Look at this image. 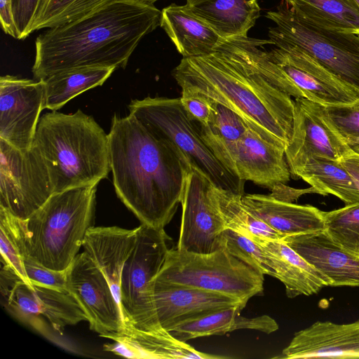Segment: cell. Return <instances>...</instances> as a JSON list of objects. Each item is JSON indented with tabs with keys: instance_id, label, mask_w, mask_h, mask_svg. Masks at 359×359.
Masks as SVG:
<instances>
[{
	"instance_id": "1",
	"label": "cell",
	"mask_w": 359,
	"mask_h": 359,
	"mask_svg": "<svg viewBox=\"0 0 359 359\" xmlns=\"http://www.w3.org/2000/svg\"><path fill=\"white\" fill-rule=\"evenodd\" d=\"M268 40L222 39L213 53L183 57L172 75L182 94H197L238 114L268 142L285 148L292 129L294 100L283 91L286 76L274 63Z\"/></svg>"
},
{
	"instance_id": "2",
	"label": "cell",
	"mask_w": 359,
	"mask_h": 359,
	"mask_svg": "<svg viewBox=\"0 0 359 359\" xmlns=\"http://www.w3.org/2000/svg\"><path fill=\"white\" fill-rule=\"evenodd\" d=\"M108 137L117 196L142 224L164 229L181 204L191 168L187 158L130 113L114 115Z\"/></svg>"
},
{
	"instance_id": "3",
	"label": "cell",
	"mask_w": 359,
	"mask_h": 359,
	"mask_svg": "<svg viewBox=\"0 0 359 359\" xmlns=\"http://www.w3.org/2000/svg\"><path fill=\"white\" fill-rule=\"evenodd\" d=\"M161 15L154 4L114 0L48 28L35 41L34 78L81 67L125 68L143 37L160 26Z\"/></svg>"
},
{
	"instance_id": "4",
	"label": "cell",
	"mask_w": 359,
	"mask_h": 359,
	"mask_svg": "<svg viewBox=\"0 0 359 359\" xmlns=\"http://www.w3.org/2000/svg\"><path fill=\"white\" fill-rule=\"evenodd\" d=\"M32 147L46 165L54 193L97 185L111 171L108 134L81 109L41 116Z\"/></svg>"
},
{
	"instance_id": "5",
	"label": "cell",
	"mask_w": 359,
	"mask_h": 359,
	"mask_svg": "<svg viewBox=\"0 0 359 359\" xmlns=\"http://www.w3.org/2000/svg\"><path fill=\"white\" fill-rule=\"evenodd\" d=\"M97 185L53 193L27 219L21 220L26 254L53 270H66L92 226Z\"/></svg>"
},
{
	"instance_id": "6",
	"label": "cell",
	"mask_w": 359,
	"mask_h": 359,
	"mask_svg": "<svg viewBox=\"0 0 359 359\" xmlns=\"http://www.w3.org/2000/svg\"><path fill=\"white\" fill-rule=\"evenodd\" d=\"M128 109L146 127L174 143L191 168L204 174L216 187L244 194L245 182L230 172L205 144L198 124L188 116L180 97L133 100Z\"/></svg>"
},
{
	"instance_id": "7",
	"label": "cell",
	"mask_w": 359,
	"mask_h": 359,
	"mask_svg": "<svg viewBox=\"0 0 359 359\" xmlns=\"http://www.w3.org/2000/svg\"><path fill=\"white\" fill-rule=\"evenodd\" d=\"M264 276L222 248L195 253L172 247L154 280L224 294L247 304L262 293Z\"/></svg>"
},
{
	"instance_id": "8",
	"label": "cell",
	"mask_w": 359,
	"mask_h": 359,
	"mask_svg": "<svg viewBox=\"0 0 359 359\" xmlns=\"http://www.w3.org/2000/svg\"><path fill=\"white\" fill-rule=\"evenodd\" d=\"M266 16L275 23L269 28L273 45L283 42L301 48L359 91V34L339 32L309 22L285 2Z\"/></svg>"
},
{
	"instance_id": "9",
	"label": "cell",
	"mask_w": 359,
	"mask_h": 359,
	"mask_svg": "<svg viewBox=\"0 0 359 359\" xmlns=\"http://www.w3.org/2000/svg\"><path fill=\"white\" fill-rule=\"evenodd\" d=\"M171 238L164 229L141 224L137 227L135 247L121 273L119 306L124 326L142 331L160 327L151 285L165 260Z\"/></svg>"
},
{
	"instance_id": "10",
	"label": "cell",
	"mask_w": 359,
	"mask_h": 359,
	"mask_svg": "<svg viewBox=\"0 0 359 359\" xmlns=\"http://www.w3.org/2000/svg\"><path fill=\"white\" fill-rule=\"evenodd\" d=\"M54 193L35 148L20 149L0 139V207L25 220Z\"/></svg>"
},
{
	"instance_id": "11",
	"label": "cell",
	"mask_w": 359,
	"mask_h": 359,
	"mask_svg": "<svg viewBox=\"0 0 359 359\" xmlns=\"http://www.w3.org/2000/svg\"><path fill=\"white\" fill-rule=\"evenodd\" d=\"M269 51L271 60L285 73L291 97L305 98L324 106L359 102V91L345 83L301 48L277 42Z\"/></svg>"
},
{
	"instance_id": "12",
	"label": "cell",
	"mask_w": 359,
	"mask_h": 359,
	"mask_svg": "<svg viewBox=\"0 0 359 359\" xmlns=\"http://www.w3.org/2000/svg\"><path fill=\"white\" fill-rule=\"evenodd\" d=\"M1 290L6 297L8 310L44 334L49 327L62 334L66 326L88 320L79 303L67 291L41 284L30 285L21 279L1 283Z\"/></svg>"
},
{
	"instance_id": "13",
	"label": "cell",
	"mask_w": 359,
	"mask_h": 359,
	"mask_svg": "<svg viewBox=\"0 0 359 359\" xmlns=\"http://www.w3.org/2000/svg\"><path fill=\"white\" fill-rule=\"evenodd\" d=\"M352 151L330 121L324 105L294 98L292 133L285 149L291 175L311 158L339 161Z\"/></svg>"
},
{
	"instance_id": "14",
	"label": "cell",
	"mask_w": 359,
	"mask_h": 359,
	"mask_svg": "<svg viewBox=\"0 0 359 359\" xmlns=\"http://www.w3.org/2000/svg\"><path fill=\"white\" fill-rule=\"evenodd\" d=\"M212 182L191 168L182 198V217L177 248L195 253L219 249V237L226 229L215 204Z\"/></svg>"
},
{
	"instance_id": "15",
	"label": "cell",
	"mask_w": 359,
	"mask_h": 359,
	"mask_svg": "<svg viewBox=\"0 0 359 359\" xmlns=\"http://www.w3.org/2000/svg\"><path fill=\"white\" fill-rule=\"evenodd\" d=\"M67 290L87 316L90 330L100 336L124 327L120 306L105 276L84 251L67 269Z\"/></svg>"
},
{
	"instance_id": "16",
	"label": "cell",
	"mask_w": 359,
	"mask_h": 359,
	"mask_svg": "<svg viewBox=\"0 0 359 359\" xmlns=\"http://www.w3.org/2000/svg\"><path fill=\"white\" fill-rule=\"evenodd\" d=\"M42 80L0 78V139L20 149L32 147L43 109Z\"/></svg>"
},
{
	"instance_id": "17",
	"label": "cell",
	"mask_w": 359,
	"mask_h": 359,
	"mask_svg": "<svg viewBox=\"0 0 359 359\" xmlns=\"http://www.w3.org/2000/svg\"><path fill=\"white\" fill-rule=\"evenodd\" d=\"M151 295L158 323L170 332L184 323L246 304L230 296L177 284L153 280Z\"/></svg>"
},
{
	"instance_id": "18",
	"label": "cell",
	"mask_w": 359,
	"mask_h": 359,
	"mask_svg": "<svg viewBox=\"0 0 359 359\" xmlns=\"http://www.w3.org/2000/svg\"><path fill=\"white\" fill-rule=\"evenodd\" d=\"M285 149L248 128L230 147L226 168L244 182L273 189L290 179Z\"/></svg>"
},
{
	"instance_id": "19",
	"label": "cell",
	"mask_w": 359,
	"mask_h": 359,
	"mask_svg": "<svg viewBox=\"0 0 359 359\" xmlns=\"http://www.w3.org/2000/svg\"><path fill=\"white\" fill-rule=\"evenodd\" d=\"M280 358H359V320L339 324L316 321L294 333Z\"/></svg>"
},
{
	"instance_id": "20",
	"label": "cell",
	"mask_w": 359,
	"mask_h": 359,
	"mask_svg": "<svg viewBox=\"0 0 359 359\" xmlns=\"http://www.w3.org/2000/svg\"><path fill=\"white\" fill-rule=\"evenodd\" d=\"M283 240L325 273L332 281L331 287H359V256L339 247L324 230Z\"/></svg>"
},
{
	"instance_id": "21",
	"label": "cell",
	"mask_w": 359,
	"mask_h": 359,
	"mask_svg": "<svg viewBox=\"0 0 359 359\" xmlns=\"http://www.w3.org/2000/svg\"><path fill=\"white\" fill-rule=\"evenodd\" d=\"M114 341L104 346V349L128 358L156 359H213L225 356L210 355L196 350L187 343L173 337L164 329L142 331L124 326L119 333L100 336Z\"/></svg>"
},
{
	"instance_id": "22",
	"label": "cell",
	"mask_w": 359,
	"mask_h": 359,
	"mask_svg": "<svg viewBox=\"0 0 359 359\" xmlns=\"http://www.w3.org/2000/svg\"><path fill=\"white\" fill-rule=\"evenodd\" d=\"M242 201L250 212L283 238L325 229L323 211L313 205L282 201L271 194H243Z\"/></svg>"
},
{
	"instance_id": "23",
	"label": "cell",
	"mask_w": 359,
	"mask_h": 359,
	"mask_svg": "<svg viewBox=\"0 0 359 359\" xmlns=\"http://www.w3.org/2000/svg\"><path fill=\"white\" fill-rule=\"evenodd\" d=\"M255 242L268 256L276 278L283 283L286 295L309 296L331 286V280L282 240L257 239Z\"/></svg>"
},
{
	"instance_id": "24",
	"label": "cell",
	"mask_w": 359,
	"mask_h": 359,
	"mask_svg": "<svg viewBox=\"0 0 359 359\" xmlns=\"http://www.w3.org/2000/svg\"><path fill=\"white\" fill-rule=\"evenodd\" d=\"M136 238L137 228L92 226L83 243L85 252L107 279L118 304L122 271L135 247Z\"/></svg>"
},
{
	"instance_id": "25",
	"label": "cell",
	"mask_w": 359,
	"mask_h": 359,
	"mask_svg": "<svg viewBox=\"0 0 359 359\" xmlns=\"http://www.w3.org/2000/svg\"><path fill=\"white\" fill-rule=\"evenodd\" d=\"M160 26L183 57L209 55L222 39L187 5L172 4L165 7L161 11Z\"/></svg>"
},
{
	"instance_id": "26",
	"label": "cell",
	"mask_w": 359,
	"mask_h": 359,
	"mask_svg": "<svg viewBox=\"0 0 359 359\" xmlns=\"http://www.w3.org/2000/svg\"><path fill=\"white\" fill-rule=\"evenodd\" d=\"M186 5L223 39L248 36L261 11L257 0H187Z\"/></svg>"
},
{
	"instance_id": "27",
	"label": "cell",
	"mask_w": 359,
	"mask_h": 359,
	"mask_svg": "<svg viewBox=\"0 0 359 359\" xmlns=\"http://www.w3.org/2000/svg\"><path fill=\"white\" fill-rule=\"evenodd\" d=\"M115 69L112 67H81L40 79L44 88L43 109H60L78 95L102 85Z\"/></svg>"
},
{
	"instance_id": "28",
	"label": "cell",
	"mask_w": 359,
	"mask_h": 359,
	"mask_svg": "<svg viewBox=\"0 0 359 359\" xmlns=\"http://www.w3.org/2000/svg\"><path fill=\"white\" fill-rule=\"evenodd\" d=\"M292 175L309 184L316 194L333 195L345 205L359 203V191L339 161L313 158Z\"/></svg>"
},
{
	"instance_id": "29",
	"label": "cell",
	"mask_w": 359,
	"mask_h": 359,
	"mask_svg": "<svg viewBox=\"0 0 359 359\" xmlns=\"http://www.w3.org/2000/svg\"><path fill=\"white\" fill-rule=\"evenodd\" d=\"M302 18L328 29L359 34V5L355 0H284Z\"/></svg>"
},
{
	"instance_id": "30",
	"label": "cell",
	"mask_w": 359,
	"mask_h": 359,
	"mask_svg": "<svg viewBox=\"0 0 359 359\" xmlns=\"http://www.w3.org/2000/svg\"><path fill=\"white\" fill-rule=\"evenodd\" d=\"M216 206L226 229L233 230L255 241L257 239L282 240L283 236L250 212L241 194L213 187Z\"/></svg>"
},
{
	"instance_id": "31",
	"label": "cell",
	"mask_w": 359,
	"mask_h": 359,
	"mask_svg": "<svg viewBox=\"0 0 359 359\" xmlns=\"http://www.w3.org/2000/svg\"><path fill=\"white\" fill-rule=\"evenodd\" d=\"M211 102L213 109L209 123H196L205 144L226 167L230 147L250 128L235 111L213 100Z\"/></svg>"
},
{
	"instance_id": "32",
	"label": "cell",
	"mask_w": 359,
	"mask_h": 359,
	"mask_svg": "<svg viewBox=\"0 0 359 359\" xmlns=\"http://www.w3.org/2000/svg\"><path fill=\"white\" fill-rule=\"evenodd\" d=\"M243 309L236 306L215 311L179 325L170 332L177 339L186 342L198 337L223 335L236 330H255L256 318L241 316L240 312Z\"/></svg>"
},
{
	"instance_id": "33",
	"label": "cell",
	"mask_w": 359,
	"mask_h": 359,
	"mask_svg": "<svg viewBox=\"0 0 359 359\" xmlns=\"http://www.w3.org/2000/svg\"><path fill=\"white\" fill-rule=\"evenodd\" d=\"M112 1L114 0H39L29 34L81 18Z\"/></svg>"
},
{
	"instance_id": "34",
	"label": "cell",
	"mask_w": 359,
	"mask_h": 359,
	"mask_svg": "<svg viewBox=\"0 0 359 359\" xmlns=\"http://www.w3.org/2000/svg\"><path fill=\"white\" fill-rule=\"evenodd\" d=\"M20 219L0 207V250L4 269L32 285L25 271L23 255L26 252Z\"/></svg>"
},
{
	"instance_id": "35",
	"label": "cell",
	"mask_w": 359,
	"mask_h": 359,
	"mask_svg": "<svg viewBox=\"0 0 359 359\" xmlns=\"http://www.w3.org/2000/svg\"><path fill=\"white\" fill-rule=\"evenodd\" d=\"M325 232L343 250L359 256V203L323 211Z\"/></svg>"
},
{
	"instance_id": "36",
	"label": "cell",
	"mask_w": 359,
	"mask_h": 359,
	"mask_svg": "<svg viewBox=\"0 0 359 359\" xmlns=\"http://www.w3.org/2000/svg\"><path fill=\"white\" fill-rule=\"evenodd\" d=\"M219 248L226 250L255 270L276 278L269 258L255 241L233 230H224L219 237Z\"/></svg>"
},
{
	"instance_id": "37",
	"label": "cell",
	"mask_w": 359,
	"mask_h": 359,
	"mask_svg": "<svg viewBox=\"0 0 359 359\" xmlns=\"http://www.w3.org/2000/svg\"><path fill=\"white\" fill-rule=\"evenodd\" d=\"M325 109L349 148L359 154V102L347 105L325 106Z\"/></svg>"
},
{
	"instance_id": "38",
	"label": "cell",
	"mask_w": 359,
	"mask_h": 359,
	"mask_svg": "<svg viewBox=\"0 0 359 359\" xmlns=\"http://www.w3.org/2000/svg\"><path fill=\"white\" fill-rule=\"evenodd\" d=\"M23 264L32 284H41L56 290L67 291V269L57 271L47 268L29 257L26 252L23 256Z\"/></svg>"
},
{
	"instance_id": "39",
	"label": "cell",
	"mask_w": 359,
	"mask_h": 359,
	"mask_svg": "<svg viewBox=\"0 0 359 359\" xmlns=\"http://www.w3.org/2000/svg\"><path fill=\"white\" fill-rule=\"evenodd\" d=\"M180 100L190 119L201 125L209 123L213 109L210 100L197 94H182Z\"/></svg>"
},
{
	"instance_id": "40",
	"label": "cell",
	"mask_w": 359,
	"mask_h": 359,
	"mask_svg": "<svg viewBox=\"0 0 359 359\" xmlns=\"http://www.w3.org/2000/svg\"><path fill=\"white\" fill-rule=\"evenodd\" d=\"M39 0H12V11L18 34V39H24L29 35Z\"/></svg>"
},
{
	"instance_id": "41",
	"label": "cell",
	"mask_w": 359,
	"mask_h": 359,
	"mask_svg": "<svg viewBox=\"0 0 359 359\" xmlns=\"http://www.w3.org/2000/svg\"><path fill=\"white\" fill-rule=\"evenodd\" d=\"M0 20L3 31L17 39L18 34L12 11V0H0Z\"/></svg>"
},
{
	"instance_id": "42",
	"label": "cell",
	"mask_w": 359,
	"mask_h": 359,
	"mask_svg": "<svg viewBox=\"0 0 359 359\" xmlns=\"http://www.w3.org/2000/svg\"><path fill=\"white\" fill-rule=\"evenodd\" d=\"M339 162L348 171L359 191V154L352 151L341 158Z\"/></svg>"
},
{
	"instance_id": "43",
	"label": "cell",
	"mask_w": 359,
	"mask_h": 359,
	"mask_svg": "<svg viewBox=\"0 0 359 359\" xmlns=\"http://www.w3.org/2000/svg\"><path fill=\"white\" fill-rule=\"evenodd\" d=\"M138 1H141L147 2V3H150V4H154L155 1H156L158 0H138Z\"/></svg>"
},
{
	"instance_id": "44",
	"label": "cell",
	"mask_w": 359,
	"mask_h": 359,
	"mask_svg": "<svg viewBox=\"0 0 359 359\" xmlns=\"http://www.w3.org/2000/svg\"><path fill=\"white\" fill-rule=\"evenodd\" d=\"M355 1L358 3V4L359 5V0H355Z\"/></svg>"
}]
</instances>
